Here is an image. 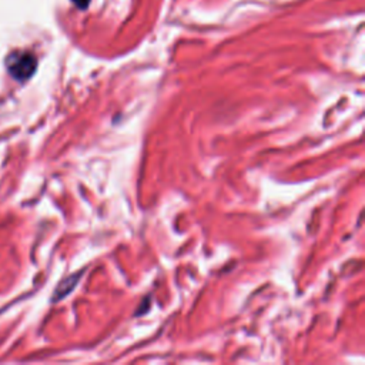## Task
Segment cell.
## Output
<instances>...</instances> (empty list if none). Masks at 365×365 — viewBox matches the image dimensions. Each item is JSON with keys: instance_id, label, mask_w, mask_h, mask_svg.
<instances>
[{"instance_id": "2", "label": "cell", "mask_w": 365, "mask_h": 365, "mask_svg": "<svg viewBox=\"0 0 365 365\" xmlns=\"http://www.w3.org/2000/svg\"><path fill=\"white\" fill-rule=\"evenodd\" d=\"M78 7H81V9H84L87 4H88V1L90 0H73Z\"/></svg>"}, {"instance_id": "1", "label": "cell", "mask_w": 365, "mask_h": 365, "mask_svg": "<svg viewBox=\"0 0 365 365\" xmlns=\"http://www.w3.org/2000/svg\"><path fill=\"white\" fill-rule=\"evenodd\" d=\"M6 66L9 73L16 80L23 81L31 77V74L36 70L37 61H36V57L27 51H14L7 57Z\"/></svg>"}]
</instances>
